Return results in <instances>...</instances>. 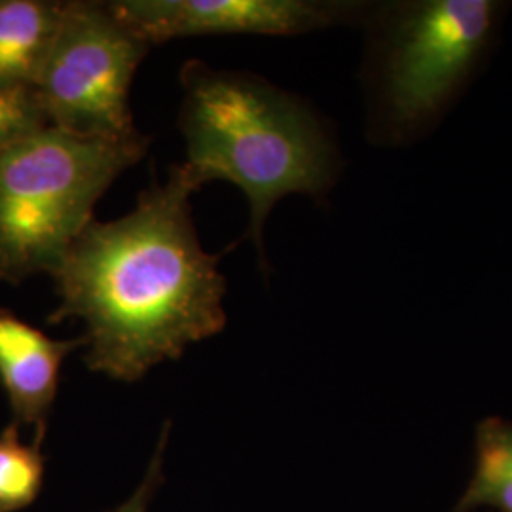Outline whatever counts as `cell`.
I'll use <instances>...</instances> for the list:
<instances>
[{"label": "cell", "instance_id": "1", "mask_svg": "<svg viewBox=\"0 0 512 512\" xmlns=\"http://www.w3.org/2000/svg\"><path fill=\"white\" fill-rule=\"evenodd\" d=\"M181 164L139 194L118 220L93 219L52 275L59 296L50 323L82 319L86 366L137 382L226 327L220 255L200 243Z\"/></svg>", "mask_w": 512, "mask_h": 512}, {"label": "cell", "instance_id": "2", "mask_svg": "<svg viewBox=\"0 0 512 512\" xmlns=\"http://www.w3.org/2000/svg\"><path fill=\"white\" fill-rule=\"evenodd\" d=\"M179 126L184 175L198 190L228 181L249 202V238L266 268L264 226L275 203L291 194L325 198L340 175L329 129L298 97L255 74L188 61L181 71Z\"/></svg>", "mask_w": 512, "mask_h": 512}, {"label": "cell", "instance_id": "3", "mask_svg": "<svg viewBox=\"0 0 512 512\" xmlns=\"http://www.w3.org/2000/svg\"><path fill=\"white\" fill-rule=\"evenodd\" d=\"M509 10L499 0H399L366 18L368 133L408 147L439 128L482 71Z\"/></svg>", "mask_w": 512, "mask_h": 512}, {"label": "cell", "instance_id": "4", "mask_svg": "<svg viewBox=\"0 0 512 512\" xmlns=\"http://www.w3.org/2000/svg\"><path fill=\"white\" fill-rule=\"evenodd\" d=\"M148 143L141 133L103 139L46 126L0 150V281L54 275L95 203Z\"/></svg>", "mask_w": 512, "mask_h": 512}, {"label": "cell", "instance_id": "5", "mask_svg": "<svg viewBox=\"0 0 512 512\" xmlns=\"http://www.w3.org/2000/svg\"><path fill=\"white\" fill-rule=\"evenodd\" d=\"M148 48L109 2H63L52 50L33 90L48 126L82 137L139 135L129 90Z\"/></svg>", "mask_w": 512, "mask_h": 512}, {"label": "cell", "instance_id": "6", "mask_svg": "<svg viewBox=\"0 0 512 512\" xmlns=\"http://www.w3.org/2000/svg\"><path fill=\"white\" fill-rule=\"evenodd\" d=\"M114 14L148 44L209 35L296 37L366 21L372 4L325 0H120Z\"/></svg>", "mask_w": 512, "mask_h": 512}, {"label": "cell", "instance_id": "7", "mask_svg": "<svg viewBox=\"0 0 512 512\" xmlns=\"http://www.w3.org/2000/svg\"><path fill=\"white\" fill-rule=\"evenodd\" d=\"M84 336L54 340L12 311L0 310V382L19 420L38 423L54 403L59 370Z\"/></svg>", "mask_w": 512, "mask_h": 512}, {"label": "cell", "instance_id": "8", "mask_svg": "<svg viewBox=\"0 0 512 512\" xmlns=\"http://www.w3.org/2000/svg\"><path fill=\"white\" fill-rule=\"evenodd\" d=\"M63 2L0 0V90L33 92L50 55Z\"/></svg>", "mask_w": 512, "mask_h": 512}, {"label": "cell", "instance_id": "9", "mask_svg": "<svg viewBox=\"0 0 512 512\" xmlns=\"http://www.w3.org/2000/svg\"><path fill=\"white\" fill-rule=\"evenodd\" d=\"M512 512V421L486 418L476 425L475 471L456 512Z\"/></svg>", "mask_w": 512, "mask_h": 512}, {"label": "cell", "instance_id": "10", "mask_svg": "<svg viewBox=\"0 0 512 512\" xmlns=\"http://www.w3.org/2000/svg\"><path fill=\"white\" fill-rule=\"evenodd\" d=\"M42 456L25 446L16 427L0 435V512L19 511L35 501L42 484Z\"/></svg>", "mask_w": 512, "mask_h": 512}, {"label": "cell", "instance_id": "11", "mask_svg": "<svg viewBox=\"0 0 512 512\" xmlns=\"http://www.w3.org/2000/svg\"><path fill=\"white\" fill-rule=\"evenodd\" d=\"M46 126L35 93L0 90V150Z\"/></svg>", "mask_w": 512, "mask_h": 512}, {"label": "cell", "instance_id": "12", "mask_svg": "<svg viewBox=\"0 0 512 512\" xmlns=\"http://www.w3.org/2000/svg\"><path fill=\"white\" fill-rule=\"evenodd\" d=\"M165 440H167V425H165L164 433H162V442L156 450V456L152 459L150 467H148V473L141 486L133 492V495L129 497L128 501H124L118 509L110 512H148V503H150V497L154 494V488L156 484L160 482V471H162V458H164Z\"/></svg>", "mask_w": 512, "mask_h": 512}]
</instances>
